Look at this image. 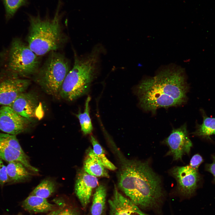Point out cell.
Listing matches in <instances>:
<instances>
[{
	"label": "cell",
	"instance_id": "20",
	"mask_svg": "<svg viewBox=\"0 0 215 215\" xmlns=\"http://www.w3.org/2000/svg\"><path fill=\"white\" fill-rule=\"evenodd\" d=\"M91 98L88 96L86 100L85 108L83 113L79 112L76 115L79 120L81 130L85 135L90 134L93 130V127L89 113V103Z\"/></svg>",
	"mask_w": 215,
	"mask_h": 215
},
{
	"label": "cell",
	"instance_id": "10",
	"mask_svg": "<svg viewBox=\"0 0 215 215\" xmlns=\"http://www.w3.org/2000/svg\"><path fill=\"white\" fill-rule=\"evenodd\" d=\"M31 120L15 112L9 106H0V130L4 133L17 135L25 131Z\"/></svg>",
	"mask_w": 215,
	"mask_h": 215
},
{
	"label": "cell",
	"instance_id": "5",
	"mask_svg": "<svg viewBox=\"0 0 215 215\" xmlns=\"http://www.w3.org/2000/svg\"><path fill=\"white\" fill-rule=\"evenodd\" d=\"M70 70L69 62L64 56L55 51H52L35 74V80L46 93L52 96L58 95Z\"/></svg>",
	"mask_w": 215,
	"mask_h": 215
},
{
	"label": "cell",
	"instance_id": "16",
	"mask_svg": "<svg viewBox=\"0 0 215 215\" xmlns=\"http://www.w3.org/2000/svg\"><path fill=\"white\" fill-rule=\"evenodd\" d=\"M83 168L85 172L96 177H109L107 168L96 158L92 149L88 151L84 161Z\"/></svg>",
	"mask_w": 215,
	"mask_h": 215
},
{
	"label": "cell",
	"instance_id": "25",
	"mask_svg": "<svg viewBox=\"0 0 215 215\" xmlns=\"http://www.w3.org/2000/svg\"><path fill=\"white\" fill-rule=\"evenodd\" d=\"M8 180L6 166L3 163L2 160L0 159V186H3L8 183Z\"/></svg>",
	"mask_w": 215,
	"mask_h": 215
},
{
	"label": "cell",
	"instance_id": "26",
	"mask_svg": "<svg viewBox=\"0 0 215 215\" xmlns=\"http://www.w3.org/2000/svg\"><path fill=\"white\" fill-rule=\"evenodd\" d=\"M203 162L202 157L199 154H196L192 157L189 165L192 168L198 170L199 167Z\"/></svg>",
	"mask_w": 215,
	"mask_h": 215
},
{
	"label": "cell",
	"instance_id": "17",
	"mask_svg": "<svg viewBox=\"0 0 215 215\" xmlns=\"http://www.w3.org/2000/svg\"><path fill=\"white\" fill-rule=\"evenodd\" d=\"M8 177L7 184L24 182L28 179L31 173L22 163L16 162H9L6 166Z\"/></svg>",
	"mask_w": 215,
	"mask_h": 215
},
{
	"label": "cell",
	"instance_id": "6",
	"mask_svg": "<svg viewBox=\"0 0 215 215\" xmlns=\"http://www.w3.org/2000/svg\"><path fill=\"white\" fill-rule=\"evenodd\" d=\"M5 60V68L2 72L19 77L35 74L39 68L37 56L19 38L12 41Z\"/></svg>",
	"mask_w": 215,
	"mask_h": 215
},
{
	"label": "cell",
	"instance_id": "21",
	"mask_svg": "<svg viewBox=\"0 0 215 215\" xmlns=\"http://www.w3.org/2000/svg\"><path fill=\"white\" fill-rule=\"evenodd\" d=\"M90 141L93 147V150L96 158L107 169L114 171L116 167L106 157L104 150L93 136H90Z\"/></svg>",
	"mask_w": 215,
	"mask_h": 215
},
{
	"label": "cell",
	"instance_id": "9",
	"mask_svg": "<svg viewBox=\"0 0 215 215\" xmlns=\"http://www.w3.org/2000/svg\"><path fill=\"white\" fill-rule=\"evenodd\" d=\"M171 174L176 179L177 189L184 196H191L195 192L200 179L198 170L190 165L176 166L170 171Z\"/></svg>",
	"mask_w": 215,
	"mask_h": 215
},
{
	"label": "cell",
	"instance_id": "2",
	"mask_svg": "<svg viewBox=\"0 0 215 215\" xmlns=\"http://www.w3.org/2000/svg\"><path fill=\"white\" fill-rule=\"evenodd\" d=\"M119 158V187L138 206L145 209L158 208L163 197L159 177L148 162Z\"/></svg>",
	"mask_w": 215,
	"mask_h": 215
},
{
	"label": "cell",
	"instance_id": "3",
	"mask_svg": "<svg viewBox=\"0 0 215 215\" xmlns=\"http://www.w3.org/2000/svg\"><path fill=\"white\" fill-rule=\"evenodd\" d=\"M104 47L97 44L90 52L83 56L74 57V65L61 87L59 95L68 101H72L86 93L99 72L100 57Z\"/></svg>",
	"mask_w": 215,
	"mask_h": 215
},
{
	"label": "cell",
	"instance_id": "28",
	"mask_svg": "<svg viewBox=\"0 0 215 215\" xmlns=\"http://www.w3.org/2000/svg\"><path fill=\"white\" fill-rule=\"evenodd\" d=\"M52 212H49V213L48 214H46V215H51V214H52ZM22 215L20 214H18V215Z\"/></svg>",
	"mask_w": 215,
	"mask_h": 215
},
{
	"label": "cell",
	"instance_id": "8",
	"mask_svg": "<svg viewBox=\"0 0 215 215\" xmlns=\"http://www.w3.org/2000/svg\"><path fill=\"white\" fill-rule=\"evenodd\" d=\"M164 142L169 148L166 155L172 156L174 160H181L184 154H189L192 146L185 124L173 129Z\"/></svg>",
	"mask_w": 215,
	"mask_h": 215
},
{
	"label": "cell",
	"instance_id": "24",
	"mask_svg": "<svg viewBox=\"0 0 215 215\" xmlns=\"http://www.w3.org/2000/svg\"><path fill=\"white\" fill-rule=\"evenodd\" d=\"M63 203L61 202L59 208L52 211L51 215H79L74 208Z\"/></svg>",
	"mask_w": 215,
	"mask_h": 215
},
{
	"label": "cell",
	"instance_id": "13",
	"mask_svg": "<svg viewBox=\"0 0 215 215\" xmlns=\"http://www.w3.org/2000/svg\"><path fill=\"white\" fill-rule=\"evenodd\" d=\"M98 184L97 177L84 171L78 175L75 182V192L83 208L89 203L92 191Z\"/></svg>",
	"mask_w": 215,
	"mask_h": 215
},
{
	"label": "cell",
	"instance_id": "11",
	"mask_svg": "<svg viewBox=\"0 0 215 215\" xmlns=\"http://www.w3.org/2000/svg\"><path fill=\"white\" fill-rule=\"evenodd\" d=\"M39 104L33 94L25 91L20 94L9 106L17 113L30 120L38 117Z\"/></svg>",
	"mask_w": 215,
	"mask_h": 215
},
{
	"label": "cell",
	"instance_id": "23",
	"mask_svg": "<svg viewBox=\"0 0 215 215\" xmlns=\"http://www.w3.org/2000/svg\"><path fill=\"white\" fill-rule=\"evenodd\" d=\"M7 21L12 18L18 9L27 4V0H2Z\"/></svg>",
	"mask_w": 215,
	"mask_h": 215
},
{
	"label": "cell",
	"instance_id": "12",
	"mask_svg": "<svg viewBox=\"0 0 215 215\" xmlns=\"http://www.w3.org/2000/svg\"><path fill=\"white\" fill-rule=\"evenodd\" d=\"M109 215H149L142 211L130 199L119 192L114 187L113 196L108 200Z\"/></svg>",
	"mask_w": 215,
	"mask_h": 215
},
{
	"label": "cell",
	"instance_id": "15",
	"mask_svg": "<svg viewBox=\"0 0 215 215\" xmlns=\"http://www.w3.org/2000/svg\"><path fill=\"white\" fill-rule=\"evenodd\" d=\"M22 205L26 211L36 213L50 212L58 209L60 206L49 203L46 199L30 194L22 202Z\"/></svg>",
	"mask_w": 215,
	"mask_h": 215
},
{
	"label": "cell",
	"instance_id": "27",
	"mask_svg": "<svg viewBox=\"0 0 215 215\" xmlns=\"http://www.w3.org/2000/svg\"><path fill=\"white\" fill-rule=\"evenodd\" d=\"M212 162L210 164H207L205 165L206 171L211 173L214 176V180L215 182V155L212 156Z\"/></svg>",
	"mask_w": 215,
	"mask_h": 215
},
{
	"label": "cell",
	"instance_id": "1",
	"mask_svg": "<svg viewBox=\"0 0 215 215\" xmlns=\"http://www.w3.org/2000/svg\"><path fill=\"white\" fill-rule=\"evenodd\" d=\"M186 81L184 70L175 66L166 67L154 77L143 80L136 89L141 107L154 113L159 108L182 105L187 99Z\"/></svg>",
	"mask_w": 215,
	"mask_h": 215
},
{
	"label": "cell",
	"instance_id": "22",
	"mask_svg": "<svg viewBox=\"0 0 215 215\" xmlns=\"http://www.w3.org/2000/svg\"><path fill=\"white\" fill-rule=\"evenodd\" d=\"M56 185L52 180L46 179L43 180L33 190L30 195L47 199L55 191Z\"/></svg>",
	"mask_w": 215,
	"mask_h": 215
},
{
	"label": "cell",
	"instance_id": "7",
	"mask_svg": "<svg viewBox=\"0 0 215 215\" xmlns=\"http://www.w3.org/2000/svg\"><path fill=\"white\" fill-rule=\"evenodd\" d=\"M30 84L29 80L2 72L0 75V106H10Z\"/></svg>",
	"mask_w": 215,
	"mask_h": 215
},
{
	"label": "cell",
	"instance_id": "18",
	"mask_svg": "<svg viewBox=\"0 0 215 215\" xmlns=\"http://www.w3.org/2000/svg\"><path fill=\"white\" fill-rule=\"evenodd\" d=\"M203 118L202 123L198 124L193 133L195 135L211 139V136L215 134V117L208 116L203 109L201 110Z\"/></svg>",
	"mask_w": 215,
	"mask_h": 215
},
{
	"label": "cell",
	"instance_id": "19",
	"mask_svg": "<svg viewBox=\"0 0 215 215\" xmlns=\"http://www.w3.org/2000/svg\"><path fill=\"white\" fill-rule=\"evenodd\" d=\"M106 189L103 185L96 188L93 197L91 208V215H101L105 208Z\"/></svg>",
	"mask_w": 215,
	"mask_h": 215
},
{
	"label": "cell",
	"instance_id": "14",
	"mask_svg": "<svg viewBox=\"0 0 215 215\" xmlns=\"http://www.w3.org/2000/svg\"><path fill=\"white\" fill-rule=\"evenodd\" d=\"M0 159L8 162H20L29 170L37 173L39 171L36 168L30 163L27 155L12 146L0 142Z\"/></svg>",
	"mask_w": 215,
	"mask_h": 215
},
{
	"label": "cell",
	"instance_id": "4",
	"mask_svg": "<svg viewBox=\"0 0 215 215\" xmlns=\"http://www.w3.org/2000/svg\"><path fill=\"white\" fill-rule=\"evenodd\" d=\"M29 20L28 45L37 56L55 51L64 43L66 38L62 31L58 12L52 19H43L38 15L30 16Z\"/></svg>",
	"mask_w": 215,
	"mask_h": 215
}]
</instances>
